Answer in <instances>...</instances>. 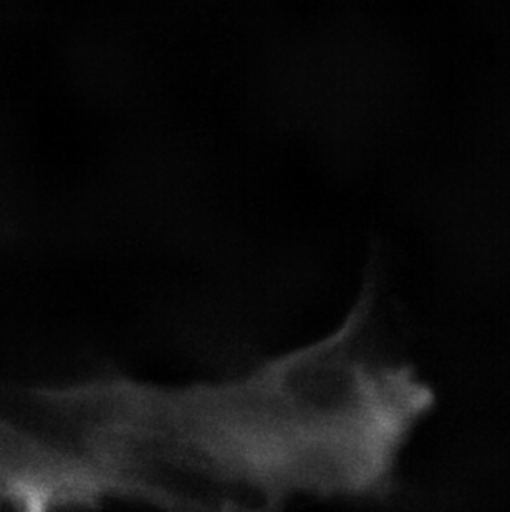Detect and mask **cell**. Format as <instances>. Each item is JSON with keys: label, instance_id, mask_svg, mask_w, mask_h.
<instances>
[]
</instances>
